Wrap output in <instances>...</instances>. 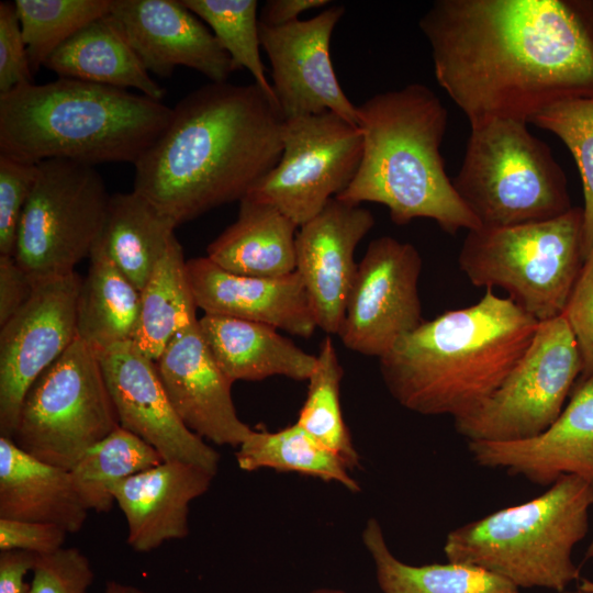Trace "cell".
Instances as JSON below:
<instances>
[{
  "label": "cell",
  "instance_id": "d6a6232c",
  "mask_svg": "<svg viewBox=\"0 0 593 593\" xmlns=\"http://www.w3.org/2000/svg\"><path fill=\"white\" fill-rule=\"evenodd\" d=\"M344 371L334 342L326 336L320 345L314 369L296 424L316 441L339 456L351 469L359 456L354 448L340 406V381Z\"/></svg>",
  "mask_w": 593,
  "mask_h": 593
},
{
  "label": "cell",
  "instance_id": "5bb4252c",
  "mask_svg": "<svg viewBox=\"0 0 593 593\" xmlns=\"http://www.w3.org/2000/svg\"><path fill=\"white\" fill-rule=\"evenodd\" d=\"M77 272L40 281L0 331V436L12 439L24 398L77 337Z\"/></svg>",
  "mask_w": 593,
  "mask_h": 593
},
{
  "label": "cell",
  "instance_id": "8992f818",
  "mask_svg": "<svg viewBox=\"0 0 593 593\" xmlns=\"http://www.w3.org/2000/svg\"><path fill=\"white\" fill-rule=\"evenodd\" d=\"M592 505L593 486L563 475L530 501L455 528L444 552L448 561L479 567L518 589L560 592L580 579L572 552L586 536Z\"/></svg>",
  "mask_w": 593,
  "mask_h": 593
},
{
  "label": "cell",
  "instance_id": "1f68e13d",
  "mask_svg": "<svg viewBox=\"0 0 593 593\" xmlns=\"http://www.w3.org/2000/svg\"><path fill=\"white\" fill-rule=\"evenodd\" d=\"M164 462L145 440L119 426L93 445L69 470L77 492L89 511L110 512L115 503L111 486Z\"/></svg>",
  "mask_w": 593,
  "mask_h": 593
},
{
  "label": "cell",
  "instance_id": "b9f144b4",
  "mask_svg": "<svg viewBox=\"0 0 593 593\" xmlns=\"http://www.w3.org/2000/svg\"><path fill=\"white\" fill-rule=\"evenodd\" d=\"M37 281L13 256L0 255V325L5 324L33 295Z\"/></svg>",
  "mask_w": 593,
  "mask_h": 593
},
{
  "label": "cell",
  "instance_id": "ee69618b",
  "mask_svg": "<svg viewBox=\"0 0 593 593\" xmlns=\"http://www.w3.org/2000/svg\"><path fill=\"white\" fill-rule=\"evenodd\" d=\"M329 4L328 0H269L261 7L258 20L265 26L278 27L295 22L307 10Z\"/></svg>",
  "mask_w": 593,
  "mask_h": 593
},
{
  "label": "cell",
  "instance_id": "4fadbf2b",
  "mask_svg": "<svg viewBox=\"0 0 593 593\" xmlns=\"http://www.w3.org/2000/svg\"><path fill=\"white\" fill-rule=\"evenodd\" d=\"M416 247L391 236L370 242L357 266L338 333L344 346L363 356L387 354L423 322Z\"/></svg>",
  "mask_w": 593,
  "mask_h": 593
},
{
  "label": "cell",
  "instance_id": "8fae6325",
  "mask_svg": "<svg viewBox=\"0 0 593 593\" xmlns=\"http://www.w3.org/2000/svg\"><path fill=\"white\" fill-rule=\"evenodd\" d=\"M581 373L580 351L566 317L540 322L500 388L475 411L454 419L455 428L468 441L537 436L558 418Z\"/></svg>",
  "mask_w": 593,
  "mask_h": 593
},
{
  "label": "cell",
  "instance_id": "60d3db41",
  "mask_svg": "<svg viewBox=\"0 0 593 593\" xmlns=\"http://www.w3.org/2000/svg\"><path fill=\"white\" fill-rule=\"evenodd\" d=\"M68 533L54 524L0 518V551L48 555L63 548Z\"/></svg>",
  "mask_w": 593,
  "mask_h": 593
},
{
  "label": "cell",
  "instance_id": "484cf974",
  "mask_svg": "<svg viewBox=\"0 0 593 593\" xmlns=\"http://www.w3.org/2000/svg\"><path fill=\"white\" fill-rule=\"evenodd\" d=\"M44 67L60 78L125 90L132 88L157 101L166 96V90L150 77L110 13L64 43Z\"/></svg>",
  "mask_w": 593,
  "mask_h": 593
},
{
  "label": "cell",
  "instance_id": "f546056e",
  "mask_svg": "<svg viewBox=\"0 0 593 593\" xmlns=\"http://www.w3.org/2000/svg\"><path fill=\"white\" fill-rule=\"evenodd\" d=\"M363 544L383 593H521L510 581L475 566L451 562L411 566L390 551L377 519L368 521Z\"/></svg>",
  "mask_w": 593,
  "mask_h": 593
},
{
  "label": "cell",
  "instance_id": "603a6c76",
  "mask_svg": "<svg viewBox=\"0 0 593 593\" xmlns=\"http://www.w3.org/2000/svg\"><path fill=\"white\" fill-rule=\"evenodd\" d=\"M88 512L69 470L45 463L0 436V518L54 524L75 534Z\"/></svg>",
  "mask_w": 593,
  "mask_h": 593
},
{
  "label": "cell",
  "instance_id": "e575fe53",
  "mask_svg": "<svg viewBox=\"0 0 593 593\" xmlns=\"http://www.w3.org/2000/svg\"><path fill=\"white\" fill-rule=\"evenodd\" d=\"M181 1L210 26L230 56L234 70L247 69L254 77V82L276 102L260 57L258 2L256 0Z\"/></svg>",
  "mask_w": 593,
  "mask_h": 593
},
{
  "label": "cell",
  "instance_id": "7a4b0ae2",
  "mask_svg": "<svg viewBox=\"0 0 593 593\" xmlns=\"http://www.w3.org/2000/svg\"><path fill=\"white\" fill-rule=\"evenodd\" d=\"M284 118L255 82H210L183 97L134 164L133 190L177 226L240 201L278 164Z\"/></svg>",
  "mask_w": 593,
  "mask_h": 593
},
{
  "label": "cell",
  "instance_id": "83f0119b",
  "mask_svg": "<svg viewBox=\"0 0 593 593\" xmlns=\"http://www.w3.org/2000/svg\"><path fill=\"white\" fill-rule=\"evenodd\" d=\"M77 302V337L97 355L132 342L141 291L94 247Z\"/></svg>",
  "mask_w": 593,
  "mask_h": 593
},
{
  "label": "cell",
  "instance_id": "52a82bcc",
  "mask_svg": "<svg viewBox=\"0 0 593 593\" xmlns=\"http://www.w3.org/2000/svg\"><path fill=\"white\" fill-rule=\"evenodd\" d=\"M526 122L471 126L454 187L482 227L555 219L572 206L562 168Z\"/></svg>",
  "mask_w": 593,
  "mask_h": 593
},
{
  "label": "cell",
  "instance_id": "8d00e7d4",
  "mask_svg": "<svg viewBox=\"0 0 593 593\" xmlns=\"http://www.w3.org/2000/svg\"><path fill=\"white\" fill-rule=\"evenodd\" d=\"M37 175V164L0 155V255L13 256L20 219Z\"/></svg>",
  "mask_w": 593,
  "mask_h": 593
},
{
  "label": "cell",
  "instance_id": "7c38bea8",
  "mask_svg": "<svg viewBox=\"0 0 593 593\" xmlns=\"http://www.w3.org/2000/svg\"><path fill=\"white\" fill-rule=\"evenodd\" d=\"M361 155L360 127L335 112L284 120L281 157L246 197L300 227L350 184Z\"/></svg>",
  "mask_w": 593,
  "mask_h": 593
},
{
  "label": "cell",
  "instance_id": "cb8c5ba5",
  "mask_svg": "<svg viewBox=\"0 0 593 593\" xmlns=\"http://www.w3.org/2000/svg\"><path fill=\"white\" fill-rule=\"evenodd\" d=\"M198 325L213 359L232 382L273 376L307 380L314 369L316 355L270 325L213 314H203Z\"/></svg>",
  "mask_w": 593,
  "mask_h": 593
},
{
  "label": "cell",
  "instance_id": "9a60e30c",
  "mask_svg": "<svg viewBox=\"0 0 593 593\" xmlns=\"http://www.w3.org/2000/svg\"><path fill=\"white\" fill-rule=\"evenodd\" d=\"M345 7L271 27L259 24L261 48L271 65V87L284 120L335 112L358 125V110L345 94L331 59V38Z\"/></svg>",
  "mask_w": 593,
  "mask_h": 593
},
{
  "label": "cell",
  "instance_id": "7402d4cb",
  "mask_svg": "<svg viewBox=\"0 0 593 593\" xmlns=\"http://www.w3.org/2000/svg\"><path fill=\"white\" fill-rule=\"evenodd\" d=\"M214 474L180 461H164L111 486L124 514L128 546L149 552L189 535L190 503L208 492Z\"/></svg>",
  "mask_w": 593,
  "mask_h": 593
},
{
  "label": "cell",
  "instance_id": "836d02e7",
  "mask_svg": "<svg viewBox=\"0 0 593 593\" xmlns=\"http://www.w3.org/2000/svg\"><path fill=\"white\" fill-rule=\"evenodd\" d=\"M33 74L81 29L110 13L112 0H14Z\"/></svg>",
  "mask_w": 593,
  "mask_h": 593
},
{
  "label": "cell",
  "instance_id": "44dd1931",
  "mask_svg": "<svg viewBox=\"0 0 593 593\" xmlns=\"http://www.w3.org/2000/svg\"><path fill=\"white\" fill-rule=\"evenodd\" d=\"M187 272L197 307L204 314L264 323L304 338L317 328L296 271L278 278L243 276L199 257L187 260Z\"/></svg>",
  "mask_w": 593,
  "mask_h": 593
},
{
  "label": "cell",
  "instance_id": "f6af8a7d",
  "mask_svg": "<svg viewBox=\"0 0 593 593\" xmlns=\"http://www.w3.org/2000/svg\"><path fill=\"white\" fill-rule=\"evenodd\" d=\"M105 593H148L137 586L124 584L118 581H108L105 585Z\"/></svg>",
  "mask_w": 593,
  "mask_h": 593
},
{
  "label": "cell",
  "instance_id": "d4e9b609",
  "mask_svg": "<svg viewBox=\"0 0 593 593\" xmlns=\"http://www.w3.org/2000/svg\"><path fill=\"white\" fill-rule=\"evenodd\" d=\"M298 226L273 205L245 197L238 216L206 248V257L233 273L278 278L295 271Z\"/></svg>",
  "mask_w": 593,
  "mask_h": 593
},
{
  "label": "cell",
  "instance_id": "d590c367",
  "mask_svg": "<svg viewBox=\"0 0 593 593\" xmlns=\"http://www.w3.org/2000/svg\"><path fill=\"white\" fill-rule=\"evenodd\" d=\"M530 123L555 134L578 166L584 194V255L593 248V96L561 101L536 115Z\"/></svg>",
  "mask_w": 593,
  "mask_h": 593
},
{
  "label": "cell",
  "instance_id": "30bf717a",
  "mask_svg": "<svg viewBox=\"0 0 593 593\" xmlns=\"http://www.w3.org/2000/svg\"><path fill=\"white\" fill-rule=\"evenodd\" d=\"M37 167L13 257L40 282L75 272L76 265L90 256L111 195L94 166L48 159Z\"/></svg>",
  "mask_w": 593,
  "mask_h": 593
},
{
  "label": "cell",
  "instance_id": "7bdbcfd3",
  "mask_svg": "<svg viewBox=\"0 0 593 593\" xmlns=\"http://www.w3.org/2000/svg\"><path fill=\"white\" fill-rule=\"evenodd\" d=\"M38 555L24 550L0 551V593H29L25 574L34 569Z\"/></svg>",
  "mask_w": 593,
  "mask_h": 593
},
{
  "label": "cell",
  "instance_id": "bcb514c9",
  "mask_svg": "<svg viewBox=\"0 0 593 593\" xmlns=\"http://www.w3.org/2000/svg\"><path fill=\"white\" fill-rule=\"evenodd\" d=\"M553 593H593V582L582 580L581 583L573 590L566 589L563 591Z\"/></svg>",
  "mask_w": 593,
  "mask_h": 593
},
{
  "label": "cell",
  "instance_id": "f1b7e54d",
  "mask_svg": "<svg viewBox=\"0 0 593 593\" xmlns=\"http://www.w3.org/2000/svg\"><path fill=\"white\" fill-rule=\"evenodd\" d=\"M182 247L175 238L141 290L133 346L155 361L171 339L198 323Z\"/></svg>",
  "mask_w": 593,
  "mask_h": 593
},
{
  "label": "cell",
  "instance_id": "f35d334b",
  "mask_svg": "<svg viewBox=\"0 0 593 593\" xmlns=\"http://www.w3.org/2000/svg\"><path fill=\"white\" fill-rule=\"evenodd\" d=\"M562 315L580 351L581 377L593 376V248L585 255Z\"/></svg>",
  "mask_w": 593,
  "mask_h": 593
},
{
  "label": "cell",
  "instance_id": "3957f363",
  "mask_svg": "<svg viewBox=\"0 0 593 593\" xmlns=\"http://www.w3.org/2000/svg\"><path fill=\"white\" fill-rule=\"evenodd\" d=\"M540 322L510 296L485 289L399 338L379 358L390 394L405 409L454 419L480 407L527 350Z\"/></svg>",
  "mask_w": 593,
  "mask_h": 593
},
{
  "label": "cell",
  "instance_id": "6da1fadb",
  "mask_svg": "<svg viewBox=\"0 0 593 593\" xmlns=\"http://www.w3.org/2000/svg\"><path fill=\"white\" fill-rule=\"evenodd\" d=\"M418 25L470 127L593 96L591 0H437Z\"/></svg>",
  "mask_w": 593,
  "mask_h": 593
},
{
  "label": "cell",
  "instance_id": "277c9868",
  "mask_svg": "<svg viewBox=\"0 0 593 593\" xmlns=\"http://www.w3.org/2000/svg\"><path fill=\"white\" fill-rule=\"evenodd\" d=\"M357 110L362 155L337 199L383 204L396 225L430 219L448 234L480 227L445 170L448 111L430 88L414 82L379 92Z\"/></svg>",
  "mask_w": 593,
  "mask_h": 593
},
{
  "label": "cell",
  "instance_id": "ab89813d",
  "mask_svg": "<svg viewBox=\"0 0 593 593\" xmlns=\"http://www.w3.org/2000/svg\"><path fill=\"white\" fill-rule=\"evenodd\" d=\"M33 82L26 45L14 2L0 3V94Z\"/></svg>",
  "mask_w": 593,
  "mask_h": 593
},
{
  "label": "cell",
  "instance_id": "ba28073f",
  "mask_svg": "<svg viewBox=\"0 0 593 593\" xmlns=\"http://www.w3.org/2000/svg\"><path fill=\"white\" fill-rule=\"evenodd\" d=\"M582 208L550 220L467 232L458 265L477 288H501L538 322L563 313L583 265Z\"/></svg>",
  "mask_w": 593,
  "mask_h": 593
},
{
  "label": "cell",
  "instance_id": "c3c4849f",
  "mask_svg": "<svg viewBox=\"0 0 593 593\" xmlns=\"http://www.w3.org/2000/svg\"><path fill=\"white\" fill-rule=\"evenodd\" d=\"M311 593H344V592L336 591V590H326V589H323V590H316V591L311 592Z\"/></svg>",
  "mask_w": 593,
  "mask_h": 593
},
{
  "label": "cell",
  "instance_id": "2e32d148",
  "mask_svg": "<svg viewBox=\"0 0 593 593\" xmlns=\"http://www.w3.org/2000/svg\"><path fill=\"white\" fill-rule=\"evenodd\" d=\"M120 426L154 447L164 461H180L216 474L220 455L192 433L174 410L155 362L132 342L98 355Z\"/></svg>",
  "mask_w": 593,
  "mask_h": 593
},
{
  "label": "cell",
  "instance_id": "74e56055",
  "mask_svg": "<svg viewBox=\"0 0 593 593\" xmlns=\"http://www.w3.org/2000/svg\"><path fill=\"white\" fill-rule=\"evenodd\" d=\"M94 580L88 557L78 548L38 555L29 593H87Z\"/></svg>",
  "mask_w": 593,
  "mask_h": 593
},
{
  "label": "cell",
  "instance_id": "ffe728a7",
  "mask_svg": "<svg viewBox=\"0 0 593 593\" xmlns=\"http://www.w3.org/2000/svg\"><path fill=\"white\" fill-rule=\"evenodd\" d=\"M474 462L501 468L538 485L575 475L593 486V376L582 378L558 418L537 436L468 441Z\"/></svg>",
  "mask_w": 593,
  "mask_h": 593
},
{
  "label": "cell",
  "instance_id": "e0dca14e",
  "mask_svg": "<svg viewBox=\"0 0 593 593\" xmlns=\"http://www.w3.org/2000/svg\"><path fill=\"white\" fill-rule=\"evenodd\" d=\"M374 226L372 213L333 198L299 227L295 271L306 290L317 328L338 335L357 266L355 250Z\"/></svg>",
  "mask_w": 593,
  "mask_h": 593
},
{
  "label": "cell",
  "instance_id": "4dcf8cb0",
  "mask_svg": "<svg viewBox=\"0 0 593 593\" xmlns=\"http://www.w3.org/2000/svg\"><path fill=\"white\" fill-rule=\"evenodd\" d=\"M238 467L245 471L271 468L336 481L353 492L357 481L343 459L310 436L296 423L275 433H253L236 451Z\"/></svg>",
  "mask_w": 593,
  "mask_h": 593
},
{
  "label": "cell",
  "instance_id": "ac0fdd59",
  "mask_svg": "<svg viewBox=\"0 0 593 593\" xmlns=\"http://www.w3.org/2000/svg\"><path fill=\"white\" fill-rule=\"evenodd\" d=\"M110 14L149 74L167 78L178 66L225 82L232 60L212 31L177 0H112Z\"/></svg>",
  "mask_w": 593,
  "mask_h": 593
},
{
  "label": "cell",
  "instance_id": "7dc6e473",
  "mask_svg": "<svg viewBox=\"0 0 593 593\" xmlns=\"http://www.w3.org/2000/svg\"><path fill=\"white\" fill-rule=\"evenodd\" d=\"M584 559H585V560H591V559H593V538H592L590 545H589L588 548H586Z\"/></svg>",
  "mask_w": 593,
  "mask_h": 593
},
{
  "label": "cell",
  "instance_id": "4316f807",
  "mask_svg": "<svg viewBox=\"0 0 593 593\" xmlns=\"http://www.w3.org/2000/svg\"><path fill=\"white\" fill-rule=\"evenodd\" d=\"M177 224L134 190L111 195L94 247L141 291L176 238ZM93 247V248H94Z\"/></svg>",
  "mask_w": 593,
  "mask_h": 593
},
{
  "label": "cell",
  "instance_id": "9c48e42d",
  "mask_svg": "<svg viewBox=\"0 0 593 593\" xmlns=\"http://www.w3.org/2000/svg\"><path fill=\"white\" fill-rule=\"evenodd\" d=\"M119 426L99 356L76 337L29 389L12 440L43 462L71 470Z\"/></svg>",
  "mask_w": 593,
  "mask_h": 593
},
{
  "label": "cell",
  "instance_id": "d6986e66",
  "mask_svg": "<svg viewBox=\"0 0 593 593\" xmlns=\"http://www.w3.org/2000/svg\"><path fill=\"white\" fill-rule=\"evenodd\" d=\"M154 362L174 410L192 433L232 447L253 433L238 417L234 382L213 359L198 323L176 335Z\"/></svg>",
  "mask_w": 593,
  "mask_h": 593
},
{
  "label": "cell",
  "instance_id": "5b68a950",
  "mask_svg": "<svg viewBox=\"0 0 593 593\" xmlns=\"http://www.w3.org/2000/svg\"><path fill=\"white\" fill-rule=\"evenodd\" d=\"M172 108L125 89L60 78L0 94V155L38 164H135Z\"/></svg>",
  "mask_w": 593,
  "mask_h": 593
}]
</instances>
